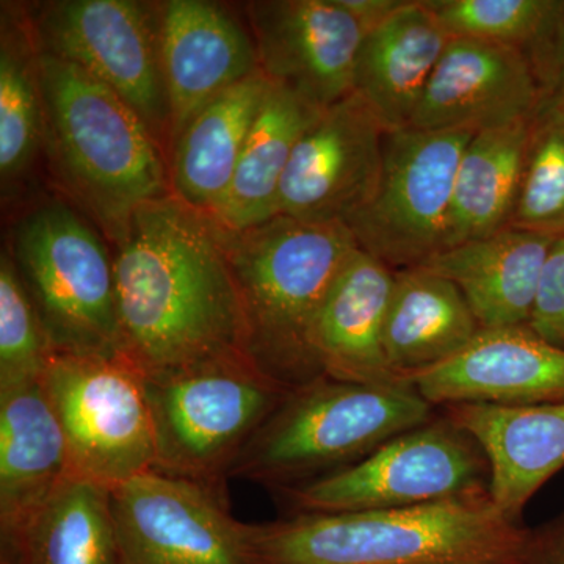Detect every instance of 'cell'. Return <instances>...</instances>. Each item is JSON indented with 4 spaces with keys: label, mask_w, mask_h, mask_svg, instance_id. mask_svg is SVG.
Instances as JSON below:
<instances>
[{
    "label": "cell",
    "mask_w": 564,
    "mask_h": 564,
    "mask_svg": "<svg viewBox=\"0 0 564 564\" xmlns=\"http://www.w3.org/2000/svg\"><path fill=\"white\" fill-rule=\"evenodd\" d=\"M115 245L122 356L144 378L247 355L223 229L172 193L133 212Z\"/></svg>",
    "instance_id": "obj_1"
},
{
    "label": "cell",
    "mask_w": 564,
    "mask_h": 564,
    "mask_svg": "<svg viewBox=\"0 0 564 564\" xmlns=\"http://www.w3.org/2000/svg\"><path fill=\"white\" fill-rule=\"evenodd\" d=\"M527 533L489 492L399 510L289 514L247 524L258 564H518Z\"/></svg>",
    "instance_id": "obj_2"
},
{
    "label": "cell",
    "mask_w": 564,
    "mask_h": 564,
    "mask_svg": "<svg viewBox=\"0 0 564 564\" xmlns=\"http://www.w3.org/2000/svg\"><path fill=\"white\" fill-rule=\"evenodd\" d=\"M40 84L51 172L117 243L133 212L170 193L163 147L121 96L76 65L40 52Z\"/></svg>",
    "instance_id": "obj_3"
},
{
    "label": "cell",
    "mask_w": 564,
    "mask_h": 564,
    "mask_svg": "<svg viewBox=\"0 0 564 564\" xmlns=\"http://www.w3.org/2000/svg\"><path fill=\"white\" fill-rule=\"evenodd\" d=\"M223 240L242 304L248 358L288 389L323 377L311 333L358 248L350 229L276 215L242 231L223 229Z\"/></svg>",
    "instance_id": "obj_4"
},
{
    "label": "cell",
    "mask_w": 564,
    "mask_h": 564,
    "mask_svg": "<svg viewBox=\"0 0 564 564\" xmlns=\"http://www.w3.org/2000/svg\"><path fill=\"white\" fill-rule=\"evenodd\" d=\"M434 415L436 408L414 386L321 377L288 393L237 456L229 478L273 492L310 484L361 462Z\"/></svg>",
    "instance_id": "obj_5"
},
{
    "label": "cell",
    "mask_w": 564,
    "mask_h": 564,
    "mask_svg": "<svg viewBox=\"0 0 564 564\" xmlns=\"http://www.w3.org/2000/svg\"><path fill=\"white\" fill-rule=\"evenodd\" d=\"M158 473L225 488L234 462L293 389L248 356L144 378Z\"/></svg>",
    "instance_id": "obj_6"
},
{
    "label": "cell",
    "mask_w": 564,
    "mask_h": 564,
    "mask_svg": "<svg viewBox=\"0 0 564 564\" xmlns=\"http://www.w3.org/2000/svg\"><path fill=\"white\" fill-rule=\"evenodd\" d=\"M54 352L122 356L113 254L80 212L47 199L14 223L7 248Z\"/></svg>",
    "instance_id": "obj_7"
},
{
    "label": "cell",
    "mask_w": 564,
    "mask_h": 564,
    "mask_svg": "<svg viewBox=\"0 0 564 564\" xmlns=\"http://www.w3.org/2000/svg\"><path fill=\"white\" fill-rule=\"evenodd\" d=\"M489 486L484 448L441 413L352 466L273 494L289 514L348 513L447 502L489 492Z\"/></svg>",
    "instance_id": "obj_8"
},
{
    "label": "cell",
    "mask_w": 564,
    "mask_h": 564,
    "mask_svg": "<svg viewBox=\"0 0 564 564\" xmlns=\"http://www.w3.org/2000/svg\"><path fill=\"white\" fill-rule=\"evenodd\" d=\"M24 10L41 54L102 82L143 118L162 147H169L159 2L52 0Z\"/></svg>",
    "instance_id": "obj_9"
},
{
    "label": "cell",
    "mask_w": 564,
    "mask_h": 564,
    "mask_svg": "<svg viewBox=\"0 0 564 564\" xmlns=\"http://www.w3.org/2000/svg\"><path fill=\"white\" fill-rule=\"evenodd\" d=\"M73 474L115 488L154 467L144 377L124 356L52 352L43 373Z\"/></svg>",
    "instance_id": "obj_10"
},
{
    "label": "cell",
    "mask_w": 564,
    "mask_h": 564,
    "mask_svg": "<svg viewBox=\"0 0 564 564\" xmlns=\"http://www.w3.org/2000/svg\"><path fill=\"white\" fill-rule=\"evenodd\" d=\"M474 133L406 128L386 133L372 198L347 223L359 250L393 272L445 250L459 162Z\"/></svg>",
    "instance_id": "obj_11"
},
{
    "label": "cell",
    "mask_w": 564,
    "mask_h": 564,
    "mask_svg": "<svg viewBox=\"0 0 564 564\" xmlns=\"http://www.w3.org/2000/svg\"><path fill=\"white\" fill-rule=\"evenodd\" d=\"M110 496L126 564H258L223 489L151 469Z\"/></svg>",
    "instance_id": "obj_12"
},
{
    "label": "cell",
    "mask_w": 564,
    "mask_h": 564,
    "mask_svg": "<svg viewBox=\"0 0 564 564\" xmlns=\"http://www.w3.org/2000/svg\"><path fill=\"white\" fill-rule=\"evenodd\" d=\"M386 133L355 91L323 109L293 150L276 215L347 225L369 203L380 181Z\"/></svg>",
    "instance_id": "obj_13"
},
{
    "label": "cell",
    "mask_w": 564,
    "mask_h": 564,
    "mask_svg": "<svg viewBox=\"0 0 564 564\" xmlns=\"http://www.w3.org/2000/svg\"><path fill=\"white\" fill-rule=\"evenodd\" d=\"M259 69L326 109L355 91L364 29L337 0H259L245 6Z\"/></svg>",
    "instance_id": "obj_14"
},
{
    "label": "cell",
    "mask_w": 564,
    "mask_h": 564,
    "mask_svg": "<svg viewBox=\"0 0 564 564\" xmlns=\"http://www.w3.org/2000/svg\"><path fill=\"white\" fill-rule=\"evenodd\" d=\"M547 102L529 55L518 47L452 36L411 128L481 132L527 120Z\"/></svg>",
    "instance_id": "obj_15"
},
{
    "label": "cell",
    "mask_w": 564,
    "mask_h": 564,
    "mask_svg": "<svg viewBox=\"0 0 564 564\" xmlns=\"http://www.w3.org/2000/svg\"><path fill=\"white\" fill-rule=\"evenodd\" d=\"M434 408L564 402V350L529 325L484 328L454 358L408 380Z\"/></svg>",
    "instance_id": "obj_16"
},
{
    "label": "cell",
    "mask_w": 564,
    "mask_h": 564,
    "mask_svg": "<svg viewBox=\"0 0 564 564\" xmlns=\"http://www.w3.org/2000/svg\"><path fill=\"white\" fill-rule=\"evenodd\" d=\"M159 14L170 148L207 102L258 73L259 58L248 25L221 3L165 0Z\"/></svg>",
    "instance_id": "obj_17"
},
{
    "label": "cell",
    "mask_w": 564,
    "mask_h": 564,
    "mask_svg": "<svg viewBox=\"0 0 564 564\" xmlns=\"http://www.w3.org/2000/svg\"><path fill=\"white\" fill-rule=\"evenodd\" d=\"M393 270L356 248L323 302L311 350L323 377L345 383L408 384L389 366L384 322Z\"/></svg>",
    "instance_id": "obj_18"
},
{
    "label": "cell",
    "mask_w": 564,
    "mask_h": 564,
    "mask_svg": "<svg viewBox=\"0 0 564 564\" xmlns=\"http://www.w3.org/2000/svg\"><path fill=\"white\" fill-rule=\"evenodd\" d=\"M484 448L492 502L516 522L527 503L564 469V402L534 406L451 404L441 411Z\"/></svg>",
    "instance_id": "obj_19"
},
{
    "label": "cell",
    "mask_w": 564,
    "mask_h": 564,
    "mask_svg": "<svg viewBox=\"0 0 564 564\" xmlns=\"http://www.w3.org/2000/svg\"><path fill=\"white\" fill-rule=\"evenodd\" d=\"M452 36L425 0H406L383 24L364 35L355 69V93L386 131L411 122Z\"/></svg>",
    "instance_id": "obj_20"
},
{
    "label": "cell",
    "mask_w": 564,
    "mask_h": 564,
    "mask_svg": "<svg viewBox=\"0 0 564 564\" xmlns=\"http://www.w3.org/2000/svg\"><path fill=\"white\" fill-rule=\"evenodd\" d=\"M73 474L43 378L0 386V533L33 513Z\"/></svg>",
    "instance_id": "obj_21"
},
{
    "label": "cell",
    "mask_w": 564,
    "mask_h": 564,
    "mask_svg": "<svg viewBox=\"0 0 564 564\" xmlns=\"http://www.w3.org/2000/svg\"><path fill=\"white\" fill-rule=\"evenodd\" d=\"M554 242L551 237L508 228L447 248L419 269L454 282L484 328L529 325Z\"/></svg>",
    "instance_id": "obj_22"
},
{
    "label": "cell",
    "mask_w": 564,
    "mask_h": 564,
    "mask_svg": "<svg viewBox=\"0 0 564 564\" xmlns=\"http://www.w3.org/2000/svg\"><path fill=\"white\" fill-rule=\"evenodd\" d=\"M261 69L207 102L170 147V193L214 215L231 185L237 163L269 90Z\"/></svg>",
    "instance_id": "obj_23"
},
{
    "label": "cell",
    "mask_w": 564,
    "mask_h": 564,
    "mask_svg": "<svg viewBox=\"0 0 564 564\" xmlns=\"http://www.w3.org/2000/svg\"><path fill=\"white\" fill-rule=\"evenodd\" d=\"M0 538L2 564H126L110 488L79 475Z\"/></svg>",
    "instance_id": "obj_24"
},
{
    "label": "cell",
    "mask_w": 564,
    "mask_h": 564,
    "mask_svg": "<svg viewBox=\"0 0 564 564\" xmlns=\"http://www.w3.org/2000/svg\"><path fill=\"white\" fill-rule=\"evenodd\" d=\"M481 329L454 282L423 269L393 273L384 351L403 383L454 358Z\"/></svg>",
    "instance_id": "obj_25"
},
{
    "label": "cell",
    "mask_w": 564,
    "mask_h": 564,
    "mask_svg": "<svg viewBox=\"0 0 564 564\" xmlns=\"http://www.w3.org/2000/svg\"><path fill=\"white\" fill-rule=\"evenodd\" d=\"M322 110L270 82L231 185L212 215L220 228L242 231L276 217L282 177L293 150Z\"/></svg>",
    "instance_id": "obj_26"
},
{
    "label": "cell",
    "mask_w": 564,
    "mask_h": 564,
    "mask_svg": "<svg viewBox=\"0 0 564 564\" xmlns=\"http://www.w3.org/2000/svg\"><path fill=\"white\" fill-rule=\"evenodd\" d=\"M532 118L474 133L456 172L445 250L508 229L518 202Z\"/></svg>",
    "instance_id": "obj_27"
},
{
    "label": "cell",
    "mask_w": 564,
    "mask_h": 564,
    "mask_svg": "<svg viewBox=\"0 0 564 564\" xmlns=\"http://www.w3.org/2000/svg\"><path fill=\"white\" fill-rule=\"evenodd\" d=\"M40 52L24 7L3 3L0 21V184L17 192L43 152Z\"/></svg>",
    "instance_id": "obj_28"
},
{
    "label": "cell",
    "mask_w": 564,
    "mask_h": 564,
    "mask_svg": "<svg viewBox=\"0 0 564 564\" xmlns=\"http://www.w3.org/2000/svg\"><path fill=\"white\" fill-rule=\"evenodd\" d=\"M508 228L564 237V104L547 101L534 115L518 202Z\"/></svg>",
    "instance_id": "obj_29"
},
{
    "label": "cell",
    "mask_w": 564,
    "mask_h": 564,
    "mask_svg": "<svg viewBox=\"0 0 564 564\" xmlns=\"http://www.w3.org/2000/svg\"><path fill=\"white\" fill-rule=\"evenodd\" d=\"M425 6L448 35L508 44L533 62L554 32L564 0H425Z\"/></svg>",
    "instance_id": "obj_30"
},
{
    "label": "cell",
    "mask_w": 564,
    "mask_h": 564,
    "mask_svg": "<svg viewBox=\"0 0 564 564\" xmlns=\"http://www.w3.org/2000/svg\"><path fill=\"white\" fill-rule=\"evenodd\" d=\"M50 339L9 251L0 256V386L43 378Z\"/></svg>",
    "instance_id": "obj_31"
},
{
    "label": "cell",
    "mask_w": 564,
    "mask_h": 564,
    "mask_svg": "<svg viewBox=\"0 0 564 564\" xmlns=\"http://www.w3.org/2000/svg\"><path fill=\"white\" fill-rule=\"evenodd\" d=\"M529 326L545 343L564 350V237L545 259Z\"/></svg>",
    "instance_id": "obj_32"
},
{
    "label": "cell",
    "mask_w": 564,
    "mask_h": 564,
    "mask_svg": "<svg viewBox=\"0 0 564 564\" xmlns=\"http://www.w3.org/2000/svg\"><path fill=\"white\" fill-rule=\"evenodd\" d=\"M533 65L547 101L564 102V10L551 39L534 57Z\"/></svg>",
    "instance_id": "obj_33"
},
{
    "label": "cell",
    "mask_w": 564,
    "mask_h": 564,
    "mask_svg": "<svg viewBox=\"0 0 564 564\" xmlns=\"http://www.w3.org/2000/svg\"><path fill=\"white\" fill-rule=\"evenodd\" d=\"M518 564H564V513L529 529Z\"/></svg>",
    "instance_id": "obj_34"
},
{
    "label": "cell",
    "mask_w": 564,
    "mask_h": 564,
    "mask_svg": "<svg viewBox=\"0 0 564 564\" xmlns=\"http://www.w3.org/2000/svg\"><path fill=\"white\" fill-rule=\"evenodd\" d=\"M361 24L364 35L388 21L406 0H337Z\"/></svg>",
    "instance_id": "obj_35"
},
{
    "label": "cell",
    "mask_w": 564,
    "mask_h": 564,
    "mask_svg": "<svg viewBox=\"0 0 564 564\" xmlns=\"http://www.w3.org/2000/svg\"><path fill=\"white\" fill-rule=\"evenodd\" d=\"M564 104V102H563Z\"/></svg>",
    "instance_id": "obj_36"
}]
</instances>
